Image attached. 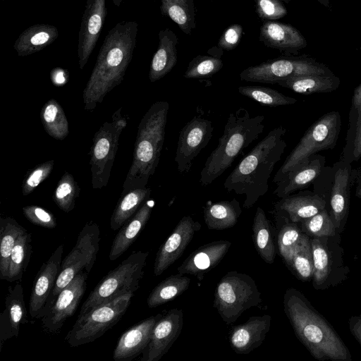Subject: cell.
Here are the masks:
<instances>
[{"label":"cell","instance_id":"obj_1","mask_svg":"<svg viewBox=\"0 0 361 361\" xmlns=\"http://www.w3.org/2000/svg\"><path fill=\"white\" fill-rule=\"evenodd\" d=\"M138 24L121 21L105 36L82 93L84 109L93 111L123 80L136 45Z\"/></svg>","mask_w":361,"mask_h":361},{"label":"cell","instance_id":"obj_2","mask_svg":"<svg viewBox=\"0 0 361 361\" xmlns=\"http://www.w3.org/2000/svg\"><path fill=\"white\" fill-rule=\"evenodd\" d=\"M283 310L298 340L319 361H351V353L329 322L302 292L288 288Z\"/></svg>","mask_w":361,"mask_h":361},{"label":"cell","instance_id":"obj_3","mask_svg":"<svg viewBox=\"0 0 361 361\" xmlns=\"http://www.w3.org/2000/svg\"><path fill=\"white\" fill-rule=\"evenodd\" d=\"M282 126L271 130L245 156L224 182L228 192L245 196L243 207L251 208L269 190V180L287 146Z\"/></svg>","mask_w":361,"mask_h":361},{"label":"cell","instance_id":"obj_4","mask_svg":"<svg viewBox=\"0 0 361 361\" xmlns=\"http://www.w3.org/2000/svg\"><path fill=\"white\" fill-rule=\"evenodd\" d=\"M169 109L167 102H157L140 120L133 161L121 194L134 188L146 187L149 178L154 173L164 145Z\"/></svg>","mask_w":361,"mask_h":361},{"label":"cell","instance_id":"obj_5","mask_svg":"<svg viewBox=\"0 0 361 361\" xmlns=\"http://www.w3.org/2000/svg\"><path fill=\"white\" fill-rule=\"evenodd\" d=\"M264 116H252L244 108L229 114L219 143L207 159L200 183L206 186L219 178L235 159L256 140L264 128Z\"/></svg>","mask_w":361,"mask_h":361},{"label":"cell","instance_id":"obj_6","mask_svg":"<svg viewBox=\"0 0 361 361\" xmlns=\"http://www.w3.org/2000/svg\"><path fill=\"white\" fill-rule=\"evenodd\" d=\"M148 255V252H133L109 271L91 291L79 315L118 296L137 290L144 276Z\"/></svg>","mask_w":361,"mask_h":361},{"label":"cell","instance_id":"obj_7","mask_svg":"<svg viewBox=\"0 0 361 361\" xmlns=\"http://www.w3.org/2000/svg\"><path fill=\"white\" fill-rule=\"evenodd\" d=\"M262 301L261 293L250 276L231 271L221 279L216 287L213 307L229 325L247 310L259 306Z\"/></svg>","mask_w":361,"mask_h":361},{"label":"cell","instance_id":"obj_8","mask_svg":"<svg viewBox=\"0 0 361 361\" xmlns=\"http://www.w3.org/2000/svg\"><path fill=\"white\" fill-rule=\"evenodd\" d=\"M341 126L340 114L328 112L313 123L276 172L273 182L278 183L294 168L317 152L334 149Z\"/></svg>","mask_w":361,"mask_h":361},{"label":"cell","instance_id":"obj_9","mask_svg":"<svg viewBox=\"0 0 361 361\" xmlns=\"http://www.w3.org/2000/svg\"><path fill=\"white\" fill-rule=\"evenodd\" d=\"M134 293H128L78 315L65 341L71 347L92 343L116 325L128 308Z\"/></svg>","mask_w":361,"mask_h":361},{"label":"cell","instance_id":"obj_10","mask_svg":"<svg viewBox=\"0 0 361 361\" xmlns=\"http://www.w3.org/2000/svg\"><path fill=\"white\" fill-rule=\"evenodd\" d=\"M341 235L338 233L333 236L310 238L314 262L311 281L316 290L334 287L349 276Z\"/></svg>","mask_w":361,"mask_h":361},{"label":"cell","instance_id":"obj_11","mask_svg":"<svg viewBox=\"0 0 361 361\" xmlns=\"http://www.w3.org/2000/svg\"><path fill=\"white\" fill-rule=\"evenodd\" d=\"M111 121L104 122L94 133L90 149V171L93 189L106 186L118 147L120 135L127 126L121 109L116 110Z\"/></svg>","mask_w":361,"mask_h":361},{"label":"cell","instance_id":"obj_12","mask_svg":"<svg viewBox=\"0 0 361 361\" xmlns=\"http://www.w3.org/2000/svg\"><path fill=\"white\" fill-rule=\"evenodd\" d=\"M100 230L96 223L85 224L80 232L75 245L61 262V269L49 302L54 305L59 293L80 272L91 271L99 249ZM49 312V311H48Z\"/></svg>","mask_w":361,"mask_h":361},{"label":"cell","instance_id":"obj_13","mask_svg":"<svg viewBox=\"0 0 361 361\" xmlns=\"http://www.w3.org/2000/svg\"><path fill=\"white\" fill-rule=\"evenodd\" d=\"M328 66L306 56L277 58L250 66L240 73L243 81L274 84L281 80L306 75H331Z\"/></svg>","mask_w":361,"mask_h":361},{"label":"cell","instance_id":"obj_14","mask_svg":"<svg viewBox=\"0 0 361 361\" xmlns=\"http://www.w3.org/2000/svg\"><path fill=\"white\" fill-rule=\"evenodd\" d=\"M214 127L211 121L194 116L181 129L175 156L180 173L190 171L194 159L212 139Z\"/></svg>","mask_w":361,"mask_h":361},{"label":"cell","instance_id":"obj_15","mask_svg":"<svg viewBox=\"0 0 361 361\" xmlns=\"http://www.w3.org/2000/svg\"><path fill=\"white\" fill-rule=\"evenodd\" d=\"M88 273L78 274L58 295L49 312L41 318L43 330L48 334H57L66 319L72 317L86 290Z\"/></svg>","mask_w":361,"mask_h":361},{"label":"cell","instance_id":"obj_16","mask_svg":"<svg viewBox=\"0 0 361 361\" xmlns=\"http://www.w3.org/2000/svg\"><path fill=\"white\" fill-rule=\"evenodd\" d=\"M63 245H59L49 259L42 264L35 280L29 301L32 318L41 319L49 311V302L61 269Z\"/></svg>","mask_w":361,"mask_h":361},{"label":"cell","instance_id":"obj_17","mask_svg":"<svg viewBox=\"0 0 361 361\" xmlns=\"http://www.w3.org/2000/svg\"><path fill=\"white\" fill-rule=\"evenodd\" d=\"M352 166L340 159L333 167V184L327 207L336 231L341 234L345 227L352 187Z\"/></svg>","mask_w":361,"mask_h":361},{"label":"cell","instance_id":"obj_18","mask_svg":"<svg viewBox=\"0 0 361 361\" xmlns=\"http://www.w3.org/2000/svg\"><path fill=\"white\" fill-rule=\"evenodd\" d=\"M106 0H87L78 33V56L82 70L98 41L106 17Z\"/></svg>","mask_w":361,"mask_h":361},{"label":"cell","instance_id":"obj_19","mask_svg":"<svg viewBox=\"0 0 361 361\" xmlns=\"http://www.w3.org/2000/svg\"><path fill=\"white\" fill-rule=\"evenodd\" d=\"M201 224L190 216H183L160 246L154 264V274L161 275L183 255Z\"/></svg>","mask_w":361,"mask_h":361},{"label":"cell","instance_id":"obj_20","mask_svg":"<svg viewBox=\"0 0 361 361\" xmlns=\"http://www.w3.org/2000/svg\"><path fill=\"white\" fill-rule=\"evenodd\" d=\"M183 326V312L170 310L154 325L151 339L142 353V361H158L170 349L180 336Z\"/></svg>","mask_w":361,"mask_h":361},{"label":"cell","instance_id":"obj_21","mask_svg":"<svg viewBox=\"0 0 361 361\" xmlns=\"http://www.w3.org/2000/svg\"><path fill=\"white\" fill-rule=\"evenodd\" d=\"M162 316L161 313L150 316L123 332L113 352V359L131 360L141 354L150 341L154 325Z\"/></svg>","mask_w":361,"mask_h":361},{"label":"cell","instance_id":"obj_22","mask_svg":"<svg viewBox=\"0 0 361 361\" xmlns=\"http://www.w3.org/2000/svg\"><path fill=\"white\" fill-rule=\"evenodd\" d=\"M20 282L8 287L5 298V308L0 315V350L5 341L18 336L20 324L29 322Z\"/></svg>","mask_w":361,"mask_h":361},{"label":"cell","instance_id":"obj_23","mask_svg":"<svg viewBox=\"0 0 361 361\" xmlns=\"http://www.w3.org/2000/svg\"><path fill=\"white\" fill-rule=\"evenodd\" d=\"M271 326L269 314L250 317L243 324L233 326L229 342L238 354L246 355L261 345Z\"/></svg>","mask_w":361,"mask_h":361},{"label":"cell","instance_id":"obj_24","mask_svg":"<svg viewBox=\"0 0 361 361\" xmlns=\"http://www.w3.org/2000/svg\"><path fill=\"white\" fill-rule=\"evenodd\" d=\"M231 245V243L225 240L204 244L192 252L177 270L182 274L195 275L202 281L204 275L223 259Z\"/></svg>","mask_w":361,"mask_h":361},{"label":"cell","instance_id":"obj_25","mask_svg":"<svg viewBox=\"0 0 361 361\" xmlns=\"http://www.w3.org/2000/svg\"><path fill=\"white\" fill-rule=\"evenodd\" d=\"M259 40L268 47L289 54H297L307 46L305 38L295 27L274 20L262 24Z\"/></svg>","mask_w":361,"mask_h":361},{"label":"cell","instance_id":"obj_26","mask_svg":"<svg viewBox=\"0 0 361 361\" xmlns=\"http://www.w3.org/2000/svg\"><path fill=\"white\" fill-rule=\"evenodd\" d=\"M325 162V157L321 154H314L309 157L276 183L274 194L283 198L307 188L320 176Z\"/></svg>","mask_w":361,"mask_h":361},{"label":"cell","instance_id":"obj_27","mask_svg":"<svg viewBox=\"0 0 361 361\" xmlns=\"http://www.w3.org/2000/svg\"><path fill=\"white\" fill-rule=\"evenodd\" d=\"M327 204L324 196L310 191H300L281 198L275 204V210L286 214L290 221L299 224L327 208Z\"/></svg>","mask_w":361,"mask_h":361},{"label":"cell","instance_id":"obj_28","mask_svg":"<svg viewBox=\"0 0 361 361\" xmlns=\"http://www.w3.org/2000/svg\"><path fill=\"white\" fill-rule=\"evenodd\" d=\"M154 206L152 200H147L138 211L119 229L116 235L109 252L111 261L121 257L135 241L147 224Z\"/></svg>","mask_w":361,"mask_h":361},{"label":"cell","instance_id":"obj_29","mask_svg":"<svg viewBox=\"0 0 361 361\" xmlns=\"http://www.w3.org/2000/svg\"><path fill=\"white\" fill-rule=\"evenodd\" d=\"M158 35L159 45L152 57L149 72V79L152 82L164 78L178 61L176 47L178 38L175 32L169 28H165L161 30Z\"/></svg>","mask_w":361,"mask_h":361},{"label":"cell","instance_id":"obj_30","mask_svg":"<svg viewBox=\"0 0 361 361\" xmlns=\"http://www.w3.org/2000/svg\"><path fill=\"white\" fill-rule=\"evenodd\" d=\"M59 37L56 27L35 24L22 32L15 41L13 48L19 56H26L38 52L53 43Z\"/></svg>","mask_w":361,"mask_h":361},{"label":"cell","instance_id":"obj_31","mask_svg":"<svg viewBox=\"0 0 361 361\" xmlns=\"http://www.w3.org/2000/svg\"><path fill=\"white\" fill-rule=\"evenodd\" d=\"M341 83L336 75H306L288 78L276 82L279 85L302 94L328 93L338 88Z\"/></svg>","mask_w":361,"mask_h":361},{"label":"cell","instance_id":"obj_32","mask_svg":"<svg viewBox=\"0 0 361 361\" xmlns=\"http://www.w3.org/2000/svg\"><path fill=\"white\" fill-rule=\"evenodd\" d=\"M242 209L236 199L208 203L204 209V219L210 230H224L234 226Z\"/></svg>","mask_w":361,"mask_h":361},{"label":"cell","instance_id":"obj_33","mask_svg":"<svg viewBox=\"0 0 361 361\" xmlns=\"http://www.w3.org/2000/svg\"><path fill=\"white\" fill-rule=\"evenodd\" d=\"M149 188H137L121 194L111 214L110 227L113 231L120 229L149 198Z\"/></svg>","mask_w":361,"mask_h":361},{"label":"cell","instance_id":"obj_34","mask_svg":"<svg viewBox=\"0 0 361 361\" xmlns=\"http://www.w3.org/2000/svg\"><path fill=\"white\" fill-rule=\"evenodd\" d=\"M27 230L12 217L0 219V279L7 281L10 258L18 238Z\"/></svg>","mask_w":361,"mask_h":361},{"label":"cell","instance_id":"obj_35","mask_svg":"<svg viewBox=\"0 0 361 361\" xmlns=\"http://www.w3.org/2000/svg\"><path fill=\"white\" fill-rule=\"evenodd\" d=\"M252 228L255 247L259 255L266 263H274L276 253L270 222L259 207L257 208Z\"/></svg>","mask_w":361,"mask_h":361},{"label":"cell","instance_id":"obj_36","mask_svg":"<svg viewBox=\"0 0 361 361\" xmlns=\"http://www.w3.org/2000/svg\"><path fill=\"white\" fill-rule=\"evenodd\" d=\"M161 13L169 17L186 35L195 28L196 10L193 0H161Z\"/></svg>","mask_w":361,"mask_h":361},{"label":"cell","instance_id":"obj_37","mask_svg":"<svg viewBox=\"0 0 361 361\" xmlns=\"http://www.w3.org/2000/svg\"><path fill=\"white\" fill-rule=\"evenodd\" d=\"M190 284V279L182 274L171 275L161 281L149 295L147 304L154 308L174 300L183 293Z\"/></svg>","mask_w":361,"mask_h":361},{"label":"cell","instance_id":"obj_38","mask_svg":"<svg viewBox=\"0 0 361 361\" xmlns=\"http://www.w3.org/2000/svg\"><path fill=\"white\" fill-rule=\"evenodd\" d=\"M40 118L44 130L49 136L64 140L68 135V122L59 103L54 99L48 100L42 107Z\"/></svg>","mask_w":361,"mask_h":361},{"label":"cell","instance_id":"obj_39","mask_svg":"<svg viewBox=\"0 0 361 361\" xmlns=\"http://www.w3.org/2000/svg\"><path fill=\"white\" fill-rule=\"evenodd\" d=\"M293 274L302 281H312L313 276V255L310 238L303 235L286 263Z\"/></svg>","mask_w":361,"mask_h":361},{"label":"cell","instance_id":"obj_40","mask_svg":"<svg viewBox=\"0 0 361 361\" xmlns=\"http://www.w3.org/2000/svg\"><path fill=\"white\" fill-rule=\"evenodd\" d=\"M32 253V238L27 231L17 240L12 250L7 281H20L23 278Z\"/></svg>","mask_w":361,"mask_h":361},{"label":"cell","instance_id":"obj_41","mask_svg":"<svg viewBox=\"0 0 361 361\" xmlns=\"http://www.w3.org/2000/svg\"><path fill=\"white\" fill-rule=\"evenodd\" d=\"M240 94L247 97L262 105L276 107L294 104L297 99L286 96L279 91L263 86L247 85L238 87Z\"/></svg>","mask_w":361,"mask_h":361},{"label":"cell","instance_id":"obj_42","mask_svg":"<svg viewBox=\"0 0 361 361\" xmlns=\"http://www.w3.org/2000/svg\"><path fill=\"white\" fill-rule=\"evenodd\" d=\"M80 188L74 177L66 171L58 182L53 200L58 207L65 212H71L79 196Z\"/></svg>","mask_w":361,"mask_h":361},{"label":"cell","instance_id":"obj_43","mask_svg":"<svg viewBox=\"0 0 361 361\" xmlns=\"http://www.w3.org/2000/svg\"><path fill=\"white\" fill-rule=\"evenodd\" d=\"M299 224L302 233L310 238L333 236L338 233L327 208Z\"/></svg>","mask_w":361,"mask_h":361},{"label":"cell","instance_id":"obj_44","mask_svg":"<svg viewBox=\"0 0 361 361\" xmlns=\"http://www.w3.org/2000/svg\"><path fill=\"white\" fill-rule=\"evenodd\" d=\"M285 223L281 227L277 237L279 253L286 263L290 259L303 233L298 223L290 221L285 216Z\"/></svg>","mask_w":361,"mask_h":361},{"label":"cell","instance_id":"obj_45","mask_svg":"<svg viewBox=\"0 0 361 361\" xmlns=\"http://www.w3.org/2000/svg\"><path fill=\"white\" fill-rule=\"evenodd\" d=\"M222 67L223 61L219 57L198 55L189 63L184 77L188 79L209 78L218 73Z\"/></svg>","mask_w":361,"mask_h":361},{"label":"cell","instance_id":"obj_46","mask_svg":"<svg viewBox=\"0 0 361 361\" xmlns=\"http://www.w3.org/2000/svg\"><path fill=\"white\" fill-rule=\"evenodd\" d=\"M53 159L37 165L29 171L23 180L22 192L23 195H27L32 192L36 188L44 181L51 174L54 168Z\"/></svg>","mask_w":361,"mask_h":361},{"label":"cell","instance_id":"obj_47","mask_svg":"<svg viewBox=\"0 0 361 361\" xmlns=\"http://www.w3.org/2000/svg\"><path fill=\"white\" fill-rule=\"evenodd\" d=\"M23 212L26 219L35 225L47 228H54L56 226V220L54 214L39 206H25L23 208Z\"/></svg>","mask_w":361,"mask_h":361},{"label":"cell","instance_id":"obj_48","mask_svg":"<svg viewBox=\"0 0 361 361\" xmlns=\"http://www.w3.org/2000/svg\"><path fill=\"white\" fill-rule=\"evenodd\" d=\"M258 16L267 20H274L284 17L287 9L279 0H256Z\"/></svg>","mask_w":361,"mask_h":361},{"label":"cell","instance_id":"obj_49","mask_svg":"<svg viewBox=\"0 0 361 361\" xmlns=\"http://www.w3.org/2000/svg\"><path fill=\"white\" fill-rule=\"evenodd\" d=\"M243 35V27L238 23L230 25L222 34L217 43L221 50L231 51L240 43Z\"/></svg>","mask_w":361,"mask_h":361},{"label":"cell","instance_id":"obj_50","mask_svg":"<svg viewBox=\"0 0 361 361\" xmlns=\"http://www.w3.org/2000/svg\"><path fill=\"white\" fill-rule=\"evenodd\" d=\"M351 106L355 108L357 112V130L361 128V83L354 90Z\"/></svg>","mask_w":361,"mask_h":361},{"label":"cell","instance_id":"obj_51","mask_svg":"<svg viewBox=\"0 0 361 361\" xmlns=\"http://www.w3.org/2000/svg\"><path fill=\"white\" fill-rule=\"evenodd\" d=\"M348 326L352 335L361 345V314L352 316L348 319Z\"/></svg>","mask_w":361,"mask_h":361},{"label":"cell","instance_id":"obj_52","mask_svg":"<svg viewBox=\"0 0 361 361\" xmlns=\"http://www.w3.org/2000/svg\"><path fill=\"white\" fill-rule=\"evenodd\" d=\"M53 83L56 86L63 85L68 80V72L61 68H54L50 73Z\"/></svg>","mask_w":361,"mask_h":361},{"label":"cell","instance_id":"obj_53","mask_svg":"<svg viewBox=\"0 0 361 361\" xmlns=\"http://www.w3.org/2000/svg\"><path fill=\"white\" fill-rule=\"evenodd\" d=\"M352 186L355 187V195L361 199V169L352 170Z\"/></svg>","mask_w":361,"mask_h":361},{"label":"cell","instance_id":"obj_54","mask_svg":"<svg viewBox=\"0 0 361 361\" xmlns=\"http://www.w3.org/2000/svg\"><path fill=\"white\" fill-rule=\"evenodd\" d=\"M361 157V128L356 130L353 144L352 161H356Z\"/></svg>","mask_w":361,"mask_h":361},{"label":"cell","instance_id":"obj_55","mask_svg":"<svg viewBox=\"0 0 361 361\" xmlns=\"http://www.w3.org/2000/svg\"><path fill=\"white\" fill-rule=\"evenodd\" d=\"M321 4H322L324 6L328 8L329 6V0H316Z\"/></svg>","mask_w":361,"mask_h":361},{"label":"cell","instance_id":"obj_56","mask_svg":"<svg viewBox=\"0 0 361 361\" xmlns=\"http://www.w3.org/2000/svg\"><path fill=\"white\" fill-rule=\"evenodd\" d=\"M112 2L114 3V4L116 6H121V4L122 3L123 0H111Z\"/></svg>","mask_w":361,"mask_h":361},{"label":"cell","instance_id":"obj_57","mask_svg":"<svg viewBox=\"0 0 361 361\" xmlns=\"http://www.w3.org/2000/svg\"><path fill=\"white\" fill-rule=\"evenodd\" d=\"M360 50H361V49H360Z\"/></svg>","mask_w":361,"mask_h":361}]
</instances>
